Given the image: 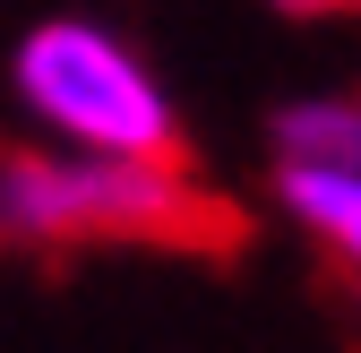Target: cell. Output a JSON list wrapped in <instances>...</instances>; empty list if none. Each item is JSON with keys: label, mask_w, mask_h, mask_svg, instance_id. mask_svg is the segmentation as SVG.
Masks as SVG:
<instances>
[{"label": "cell", "mask_w": 361, "mask_h": 353, "mask_svg": "<svg viewBox=\"0 0 361 353\" xmlns=\"http://www.w3.org/2000/svg\"><path fill=\"white\" fill-rule=\"evenodd\" d=\"M0 241L18 250H164V258H233L250 215L164 164L112 155H35L0 147Z\"/></svg>", "instance_id": "1"}, {"label": "cell", "mask_w": 361, "mask_h": 353, "mask_svg": "<svg viewBox=\"0 0 361 353\" xmlns=\"http://www.w3.org/2000/svg\"><path fill=\"white\" fill-rule=\"evenodd\" d=\"M18 95L78 138L86 155H112V164H164V172H190V138H180V112L172 95L147 78V61L112 43L104 26H78V18H52L18 43Z\"/></svg>", "instance_id": "2"}, {"label": "cell", "mask_w": 361, "mask_h": 353, "mask_svg": "<svg viewBox=\"0 0 361 353\" xmlns=\"http://www.w3.org/2000/svg\"><path fill=\"white\" fill-rule=\"evenodd\" d=\"M276 207L310 233L336 293L361 301V164H276Z\"/></svg>", "instance_id": "3"}, {"label": "cell", "mask_w": 361, "mask_h": 353, "mask_svg": "<svg viewBox=\"0 0 361 353\" xmlns=\"http://www.w3.org/2000/svg\"><path fill=\"white\" fill-rule=\"evenodd\" d=\"M276 164H361V95H293L267 121Z\"/></svg>", "instance_id": "4"}, {"label": "cell", "mask_w": 361, "mask_h": 353, "mask_svg": "<svg viewBox=\"0 0 361 353\" xmlns=\"http://www.w3.org/2000/svg\"><path fill=\"white\" fill-rule=\"evenodd\" d=\"M284 18H361V0H276Z\"/></svg>", "instance_id": "5"}, {"label": "cell", "mask_w": 361, "mask_h": 353, "mask_svg": "<svg viewBox=\"0 0 361 353\" xmlns=\"http://www.w3.org/2000/svg\"><path fill=\"white\" fill-rule=\"evenodd\" d=\"M353 95H361V86H353Z\"/></svg>", "instance_id": "6"}]
</instances>
